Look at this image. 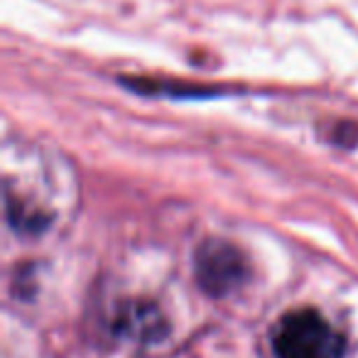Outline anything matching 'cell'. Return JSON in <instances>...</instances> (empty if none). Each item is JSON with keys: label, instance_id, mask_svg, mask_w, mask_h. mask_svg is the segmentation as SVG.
I'll return each instance as SVG.
<instances>
[{"label": "cell", "instance_id": "cell-1", "mask_svg": "<svg viewBox=\"0 0 358 358\" xmlns=\"http://www.w3.org/2000/svg\"><path fill=\"white\" fill-rule=\"evenodd\" d=\"M273 348L278 358H343L346 341L317 309H294L275 324Z\"/></svg>", "mask_w": 358, "mask_h": 358}, {"label": "cell", "instance_id": "cell-2", "mask_svg": "<svg viewBox=\"0 0 358 358\" xmlns=\"http://www.w3.org/2000/svg\"><path fill=\"white\" fill-rule=\"evenodd\" d=\"M248 278V265L234 245L209 241L196 253V280L201 289L214 297H224L241 287Z\"/></svg>", "mask_w": 358, "mask_h": 358}, {"label": "cell", "instance_id": "cell-3", "mask_svg": "<svg viewBox=\"0 0 358 358\" xmlns=\"http://www.w3.org/2000/svg\"><path fill=\"white\" fill-rule=\"evenodd\" d=\"M118 334L130 338H138V341H157L164 334V322L159 317V312H155L152 307H130L123 317L115 324Z\"/></svg>", "mask_w": 358, "mask_h": 358}]
</instances>
